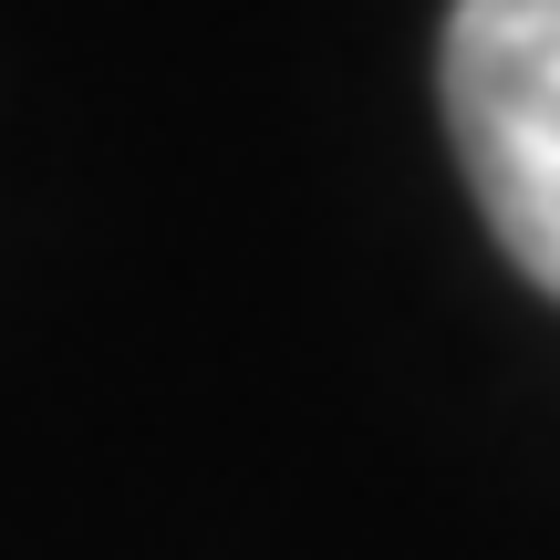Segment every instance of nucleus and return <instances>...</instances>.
Here are the masks:
<instances>
[{
  "mask_svg": "<svg viewBox=\"0 0 560 560\" xmlns=\"http://www.w3.org/2000/svg\"><path fill=\"white\" fill-rule=\"evenodd\" d=\"M436 83L478 219L560 301V0H457Z\"/></svg>",
  "mask_w": 560,
  "mask_h": 560,
  "instance_id": "obj_1",
  "label": "nucleus"
}]
</instances>
